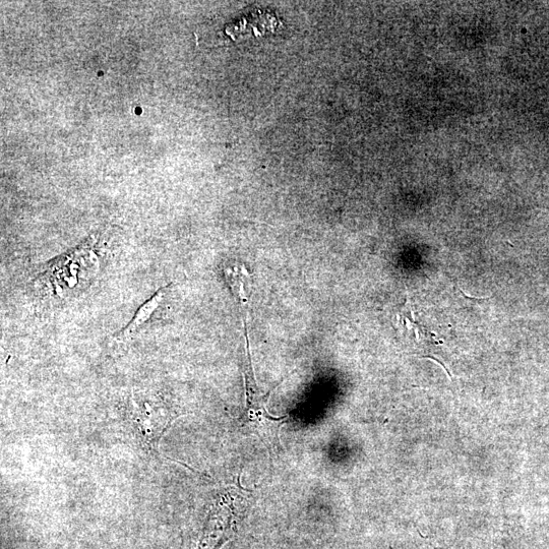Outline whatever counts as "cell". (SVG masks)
<instances>
[{
    "instance_id": "cell-2",
    "label": "cell",
    "mask_w": 549,
    "mask_h": 549,
    "mask_svg": "<svg viewBox=\"0 0 549 549\" xmlns=\"http://www.w3.org/2000/svg\"><path fill=\"white\" fill-rule=\"evenodd\" d=\"M165 289L158 290L152 298L146 301L137 312L131 323L118 335L119 340H127L148 322L159 308L163 300Z\"/></svg>"
},
{
    "instance_id": "cell-1",
    "label": "cell",
    "mask_w": 549,
    "mask_h": 549,
    "mask_svg": "<svg viewBox=\"0 0 549 549\" xmlns=\"http://www.w3.org/2000/svg\"><path fill=\"white\" fill-rule=\"evenodd\" d=\"M280 25L275 15L259 12L227 26L226 34L232 39L246 34L262 36L269 32H275Z\"/></svg>"
}]
</instances>
